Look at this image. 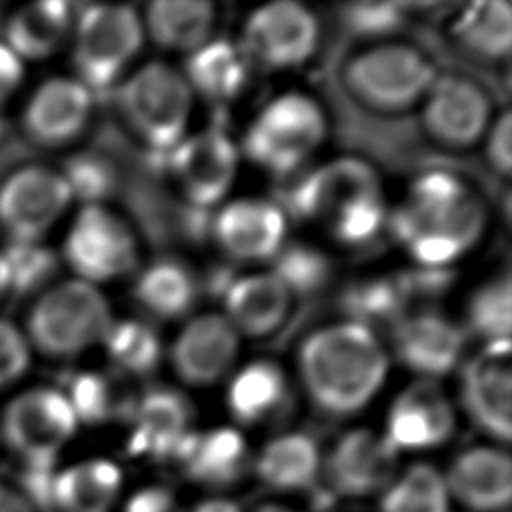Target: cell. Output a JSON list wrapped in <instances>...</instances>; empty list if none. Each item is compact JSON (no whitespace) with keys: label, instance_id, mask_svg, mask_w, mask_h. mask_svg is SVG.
Listing matches in <instances>:
<instances>
[{"label":"cell","instance_id":"obj_7","mask_svg":"<svg viewBox=\"0 0 512 512\" xmlns=\"http://www.w3.org/2000/svg\"><path fill=\"white\" fill-rule=\"evenodd\" d=\"M324 114L304 94H282L250 124L244 136L246 156L272 174H290L322 142Z\"/></svg>","mask_w":512,"mask_h":512},{"label":"cell","instance_id":"obj_40","mask_svg":"<svg viewBox=\"0 0 512 512\" xmlns=\"http://www.w3.org/2000/svg\"><path fill=\"white\" fill-rule=\"evenodd\" d=\"M2 256L8 270V290L16 294H28L42 288L58 268L54 252L38 242L10 240Z\"/></svg>","mask_w":512,"mask_h":512},{"label":"cell","instance_id":"obj_14","mask_svg":"<svg viewBox=\"0 0 512 512\" xmlns=\"http://www.w3.org/2000/svg\"><path fill=\"white\" fill-rule=\"evenodd\" d=\"M462 406L470 422L494 440L512 436L510 342L486 344L462 372Z\"/></svg>","mask_w":512,"mask_h":512},{"label":"cell","instance_id":"obj_38","mask_svg":"<svg viewBox=\"0 0 512 512\" xmlns=\"http://www.w3.org/2000/svg\"><path fill=\"white\" fill-rule=\"evenodd\" d=\"M468 326L482 336L486 344L510 342L512 328V284L510 276L502 274L482 284L468 302Z\"/></svg>","mask_w":512,"mask_h":512},{"label":"cell","instance_id":"obj_41","mask_svg":"<svg viewBox=\"0 0 512 512\" xmlns=\"http://www.w3.org/2000/svg\"><path fill=\"white\" fill-rule=\"evenodd\" d=\"M384 224V200L382 194L362 198L330 220L332 234L340 242L358 244L370 240Z\"/></svg>","mask_w":512,"mask_h":512},{"label":"cell","instance_id":"obj_29","mask_svg":"<svg viewBox=\"0 0 512 512\" xmlns=\"http://www.w3.org/2000/svg\"><path fill=\"white\" fill-rule=\"evenodd\" d=\"M72 24L70 4L42 0L20 8L6 24L8 48L22 60H42L54 54L64 42Z\"/></svg>","mask_w":512,"mask_h":512},{"label":"cell","instance_id":"obj_42","mask_svg":"<svg viewBox=\"0 0 512 512\" xmlns=\"http://www.w3.org/2000/svg\"><path fill=\"white\" fill-rule=\"evenodd\" d=\"M62 176L72 196H80L88 204H96L100 198L108 196V192L112 190L110 168L100 158L90 154L72 158Z\"/></svg>","mask_w":512,"mask_h":512},{"label":"cell","instance_id":"obj_37","mask_svg":"<svg viewBox=\"0 0 512 512\" xmlns=\"http://www.w3.org/2000/svg\"><path fill=\"white\" fill-rule=\"evenodd\" d=\"M104 346L114 366L132 376H146L156 370L162 344L152 326L140 320L112 322L104 336Z\"/></svg>","mask_w":512,"mask_h":512},{"label":"cell","instance_id":"obj_44","mask_svg":"<svg viewBox=\"0 0 512 512\" xmlns=\"http://www.w3.org/2000/svg\"><path fill=\"white\" fill-rule=\"evenodd\" d=\"M30 360V348L24 334L10 322L0 320V388L18 380Z\"/></svg>","mask_w":512,"mask_h":512},{"label":"cell","instance_id":"obj_22","mask_svg":"<svg viewBox=\"0 0 512 512\" xmlns=\"http://www.w3.org/2000/svg\"><path fill=\"white\" fill-rule=\"evenodd\" d=\"M92 110V94L78 80L50 78L36 88L24 108V132L46 148L66 146L84 130Z\"/></svg>","mask_w":512,"mask_h":512},{"label":"cell","instance_id":"obj_24","mask_svg":"<svg viewBox=\"0 0 512 512\" xmlns=\"http://www.w3.org/2000/svg\"><path fill=\"white\" fill-rule=\"evenodd\" d=\"M124 498V472L104 456H92L56 468L46 510L54 512H118Z\"/></svg>","mask_w":512,"mask_h":512},{"label":"cell","instance_id":"obj_16","mask_svg":"<svg viewBox=\"0 0 512 512\" xmlns=\"http://www.w3.org/2000/svg\"><path fill=\"white\" fill-rule=\"evenodd\" d=\"M126 448L148 462H174L192 428L188 398L172 388H150L134 400L126 418Z\"/></svg>","mask_w":512,"mask_h":512},{"label":"cell","instance_id":"obj_51","mask_svg":"<svg viewBox=\"0 0 512 512\" xmlns=\"http://www.w3.org/2000/svg\"><path fill=\"white\" fill-rule=\"evenodd\" d=\"M8 292V270H6V262L4 256L0 252V298Z\"/></svg>","mask_w":512,"mask_h":512},{"label":"cell","instance_id":"obj_33","mask_svg":"<svg viewBox=\"0 0 512 512\" xmlns=\"http://www.w3.org/2000/svg\"><path fill=\"white\" fill-rule=\"evenodd\" d=\"M452 32L478 58H506L512 46V8L504 0L472 2L456 16Z\"/></svg>","mask_w":512,"mask_h":512},{"label":"cell","instance_id":"obj_43","mask_svg":"<svg viewBox=\"0 0 512 512\" xmlns=\"http://www.w3.org/2000/svg\"><path fill=\"white\" fill-rule=\"evenodd\" d=\"M402 6L394 2L350 4L344 10V22L352 32L380 36L394 32L402 24Z\"/></svg>","mask_w":512,"mask_h":512},{"label":"cell","instance_id":"obj_23","mask_svg":"<svg viewBox=\"0 0 512 512\" xmlns=\"http://www.w3.org/2000/svg\"><path fill=\"white\" fill-rule=\"evenodd\" d=\"M236 352L238 332L224 314H202L182 328L170 350V360L186 384L210 386L228 372Z\"/></svg>","mask_w":512,"mask_h":512},{"label":"cell","instance_id":"obj_2","mask_svg":"<svg viewBox=\"0 0 512 512\" xmlns=\"http://www.w3.org/2000/svg\"><path fill=\"white\" fill-rule=\"evenodd\" d=\"M390 228L422 266L440 268L480 238L484 208L456 176L432 172L412 184Z\"/></svg>","mask_w":512,"mask_h":512},{"label":"cell","instance_id":"obj_25","mask_svg":"<svg viewBox=\"0 0 512 512\" xmlns=\"http://www.w3.org/2000/svg\"><path fill=\"white\" fill-rule=\"evenodd\" d=\"M286 234L284 212L266 200H236L214 220L218 246L238 260L274 258Z\"/></svg>","mask_w":512,"mask_h":512},{"label":"cell","instance_id":"obj_17","mask_svg":"<svg viewBox=\"0 0 512 512\" xmlns=\"http://www.w3.org/2000/svg\"><path fill=\"white\" fill-rule=\"evenodd\" d=\"M448 496L470 512H506L512 504V460L498 446H470L442 472Z\"/></svg>","mask_w":512,"mask_h":512},{"label":"cell","instance_id":"obj_3","mask_svg":"<svg viewBox=\"0 0 512 512\" xmlns=\"http://www.w3.org/2000/svg\"><path fill=\"white\" fill-rule=\"evenodd\" d=\"M102 292L84 280L60 282L34 302L28 314V338L48 356H74L102 342L112 326Z\"/></svg>","mask_w":512,"mask_h":512},{"label":"cell","instance_id":"obj_46","mask_svg":"<svg viewBox=\"0 0 512 512\" xmlns=\"http://www.w3.org/2000/svg\"><path fill=\"white\" fill-rule=\"evenodd\" d=\"M486 154L490 164L502 176L510 174L512 166V122L510 112H502L500 118L494 122L486 142Z\"/></svg>","mask_w":512,"mask_h":512},{"label":"cell","instance_id":"obj_20","mask_svg":"<svg viewBox=\"0 0 512 512\" xmlns=\"http://www.w3.org/2000/svg\"><path fill=\"white\" fill-rule=\"evenodd\" d=\"M172 464H176L188 482L210 490H224L244 478L252 456L246 438L236 428H194Z\"/></svg>","mask_w":512,"mask_h":512},{"label":"cell","instance_id":"obj_34","mask_svg":"<svg viewBox=\"0 0 512 512\" xmlns=\"http://www.w3.org/2000/svg\"><path fill=\"white\" fill-rule=\"evenodd\" d=\"M378 512H452L442 472L426 462L398 470L378 496Z\"/></svg>","mask_w":512,"mask_h":512},{"label":"cell","instance_id":"obj_26","mask_svg":"<svg viewBox=\"0 0 512 512\" xmlns=\"http://www.w3.org/2000/svg\"><path fill=\"white\" fill-rule=\"evenodd\" d=\"M322 454L304 432H286L268 440L252 458L258 480L280 494L310 490L322 478Z\"/></svg>","mask_w":512,"mask_h":512},{"label":"cell","instance_id":"obj_10","mask_svg":"<svg viewBox=\"0 0 512 512\" xmlns=\"http://www.w3.org/2000/svg\"><path fill=\"white\" fill-rule=\"evenodd\" d=\"M72 200L64 176L44 166H26L0 184V226L10 240L38 242Z\"/></svg>","mask_w":512,"mask_h":512},{"label":"cell","instance_id":"obj_8","mask_svg":"<svg viewBox=\"0 0 512 512\" xmlns=\"http://www.w3.org/2000/svg\"><path fill=\"white\" fill-rule=\"evenodd\" d=\"M436 80L432 62L406 44H378L356 54L346 68V84L366 106L382 112L410 108Z\"/></svg>","mask_w":512,"mask_h":512},{"label":"cell","instance_id":"obj_47","mask_svg":"<svg viewBox=\"0 0 512 512\" xmlns=\"http://www.w3.org/2000/svg\"><path fill=\"white\" fill-rule=\"evenodd\" d=\"M22 76H24L22 60L6 44H0V106L20 86Z\"/></svg>","mask_w":512,"mask_h":512},{"label":"cell","instance_id":"obj_4","mask_svg":"<svg viewBox=\"0 0 512 512\" xmlns=\"http://www.w3.org/2000/svg\"><path fill=\"white\" fill-rule=\"evenodd\" d=\"M78 420L62 390L30 388L2 412L0 436L18 456L22 474H52L64 446L76 434Z\"/></svg>","mask_w":512,"mask_h":512},{"label":"cell","instance_id":"obj_31","mask_svg":"<svg viewBox=\"0 0 512 512\" xmlns=\"http://www.w3.org/2000/svg\"><path fill=\"white\" fill-rule=\"evenodd\" d=\"M134 296L152 316L172 320L192 310L198 298V284L182 262L162 258L140 272L134 284Z\"/></svg>","mask_w":512,"mask_h":512},{"label":"cell","instance_id":"obj_15","mask_svg":"<svg viewBox=\"0 0 512 512\" xmlns=\"http://www.w3.org/2000/svg\"><path fill=\"white\" fill-rule=\"evenodd\" d=\"M456 428V414L440 384L420 378L392 402L382 436L400 452L434 450L446 444Z\"/></svg>","mask_w":512,"mask_h":512},{"label":"cell","instance_id":"obj_21","mask_svg":"<svg viewBox=\"0 0 512 512\" xmlns=\"http://www.w3.org/2000/svg\"><path fill=\"white\" fill-rule=\"evenodd\" d=\"M398 360L422 378L450 372L464 348V330L450 318L426 308L412 312L392 326Z\"/></svg>","mask_w":512,"mask_h":512},{"label":"cell","instance_id":"obj_11","mask_svg":"<svg viewBox=\"0 0 512 512\" xmlns=\"http://www.w3.org/2000/svg\"><path fill=\"white\" fill-rule=\"evenodd\" d=\"M166 156L176 184L198 208L220 202L236 176L238 150L222 126L184 136Z\"/></svg>","mask_w":512,"mask_h":512},{"label":"cell","instance_id":"obj_28","mask_svg":"<svg viewBox=\"0 0 512 512\" xmlns=\"http://www.w3.org/2000/svg\"><path fill=\"white\" fill-rule=\"evenodd\" d=\"M248 56L242 46L218 38L208 40L186 58L184 80L190 92L214 104L234 100L248 80Z\"/></svg>","mask_w":512,"mask_h":512},{"label":"cell","instance_id":"obj_45","mask_svg":"<svg viewBox=\"0 0 512 512\" xmlns=\"http://www.w3.org/2000/svg\"><path fill=\"white\" fill-rule=\"evenodd\" d=\"M118 512H186V506L170 486L144 484L124 494Z\"/></svg>","mask_w":512,"mask_h":512},{"label":"cell","instance_id":"obj_27","mask_svg":"<svg viewBox=\"0 0 512 512\" xmlns=\"http://www.w3.org/2000/svg\"><path fill=\"white\" fill-rule=\"evenodd\" d=\"M290 292L272 274H248L224 288V318L238 334L266 336L286 318Z\"/></svg>","mask_w":512,"mask_h":512},{"label":"cell","instance_id":"obj_9","mask_svg":"<svg viewBox=\"0 0 512 512\" xmlns=\"http://www.w3.org/2000/svg\"><path fill=\"white\" fill-rule=\"evenodd\" d=\"M64 258L84 282H104L136 268V240L124 220L100 204H86L74 218Z\"/></svg>","mask_w":512,"mask_h":512},{"label":"cell","instance_id":"obj_5","mask_svg":"<svg viewBox=\"0 0 512 512\" xmlns=\"http://www.w3.org/2000/svg\"><path fill=\"white\" fill-rule=\"evenodd\" d=\"M116 100L128 128L154 152L168 154L186 136L192 92L168 64L150 62L136 70Z\"/></svg>","mask_w":512,"mask_h":512},{"label":"cell","instance_id":"obj_35","mask_svg":"<svg viewBox=\"0 0 512 512\" xmlns=\"http://www.w3.org/2000/svg\"><path fill=\"white\" fill-rule=\"evenodd\" d=\"M64 396L68 398L76 420L86 424H104L118 418L126 420L136 400L112 376L98 372L74 376L68 384V394Z\"/></svg>","mask_w":512,"mask_h":512},{"label":"cell","instance_id":"obj_32","mask_svg":"<svg viewBox=\"0 0 512 512\" xmlns=\"http://www.w3.org/2000/svg\"><path fill=\"white\" fill-rule=\"evenodd\" d=\"M288 386L280 366L258 360L246 364L228 386V410L240 424L270 420L286 402Z\"/></svg>","mask_w":512,"mask_h":512},{"label":"cell","instance_id":"obj_1","mask_svg":"<svg viewBox=\"0 0 512 512\" xmlns=\"http://www.w3.org/2000/svg\"><path fill=\"white\" fill-rule=\"evenodd\" d=\"M298 368L312 404L342 418L374 398L386 378L388 358L370 328L348 320L310 334L300 346Z\"/></svg>","mask_w":512,"mask_h":512},{"label":"cell","instance_id":"obj_12","mask_svg":"<svg viewBox=\"0 0 512 512\" xmlns=\"http://www.w3.org/2000/svg\"><path fill=\"white\" fill-rule=\"evenodd\" d=\"M398 456L382 434L354 428L322 460V478L342 498L380 496L400 470Z\"/></svg>","mask_w":512,"mask_h":512},{"label":"cell","instance_id":"obj_50","mask_svg":"<svg viewBox=\"0 0 512 512\" xmlns=\"http://www.w3.org/2000/svg\"><path fill=\"white\" fill-rule=\"evenodd\" d=\"M252 512H300V510L290 506V504H286V502L274 500V502H264V504L256 506Z\"/></svg>","mask_w":512,"mask_h":512},{"label":"cell","instance_id":"obj_18","mask_svg":"<svg viewBox=\"0 0 512 512\" xmlns=\"http://www.w3.org/2000/svg\"><path fill=\"white\" fill-rule=\"evenodd\" d=\"M424 98L422 120L436 142L466 148L480 140L488 126L490 102L478 84L462 76H442Z\"/></svg>","mask_w":512,"mask_h":512},{"label":"cell","instance_id":"obj_19","mask_svg":"<svg viewBox=\"0 0 512 512\" xmlns=\"http://www.w3.org/2000/svg\"><path fill=\"white\" fill-rule=\"evenodd\" d=\"M376 194H382L380 182L366 162L338 158L312 170L292 188L290 210L302 218L330 222L350 204Z\"/></svg>","mask_w":512,"mask_h":512},{"label":"cell","instance_id":"obj_36","mask_svg":"<svg viewBox=\"0 0 512 512\" xmlns=\"http://www.w3.org/2000/svg\"><path fill=\"white\" fill-rule=\"evenodd\" d=\"M352 322L366 328L370 324H396L410 314V300L404 274L392 278H376L352 286L344 298Z\"/></svg>","mask_w":512,"mask_h":512},{"label":"cell","instance_id":"obj_30","mask_svg":"<svg viewBox=\"0 0 512 512\" xmlns=\"http://www.w3.org/2000/svg\"><path fill=\"white\" fill-rule=\"evenodd\" d=\"M144 22L158 46L190 54L208 42L214 6L206 0H156L148 6Z\"/></svg>","mask_w":512,"mask_h":512},{"label":"cell","instance_id":"obj_48","mask_svg":"<svg viewBox=\"0 0 512 512\" xmlns=\"http://www.w3.org/2000/svg\"><path fill=\"white\" fill-rule=\"evenodd\" d=\"M0 512H38V510L20 488L0 480Z\"/></svg>","mask_w":512,"mask_h":512},{"label":"cell","instance_id":"obj_49","mask_svg":"<svg viewBox=\"0 0 512 512\" xmlns=\"http://www.w3.org/2000/svg\"><path fill=\"white\" fill-rule=\"evenodd\" d=\"M186 512H242L240 504L224 494H210L196 500Z\"/></svg>","mask_w":512,"mask_h":512},{"label":"cell","instance_id":"obj_6","mask_svg":"<svg viewBox=\"0 0 512 512\" xmlns=\"http://www.w3.org/2000/svg\"><path fill=\"white\" fill-rule=\"evenodd\" d=\"M142 34L132 6H86L76 22L72 50L78 82L90 94L108 90L140 50Z\"/></svg>","mask_w":512,"mask_h":512},{"label":"cell","instance_id":"obj_39","mask_svg":"<svg viewBox=\"0 0 512 512\" xmlns=\"http://www.w3.org/2000/svg\"><path fill=\"white\" fill-rule=\"evenodd\" d=\"M274 258L272 274L290 294L318 292L330 278V262L316 248L292 244L288 248H280Z\"/></svg>","mask_w":512,"mask_h":512},{"label":"cell","instance_id":"obj_13","mask_svg":"<svg viewBox=\"0 0 512 512\" xmlns=\"http://www.w3.org/2000/svg\"><path fill=\"white\" fill-rule=\"evenodd\" d=\"M318 22L298 2L282 0L254 10L244 26V52L268 68L302 64L316 48Z\"/></svg>","mask_w":512,"mask_h":512}]
</instances>
